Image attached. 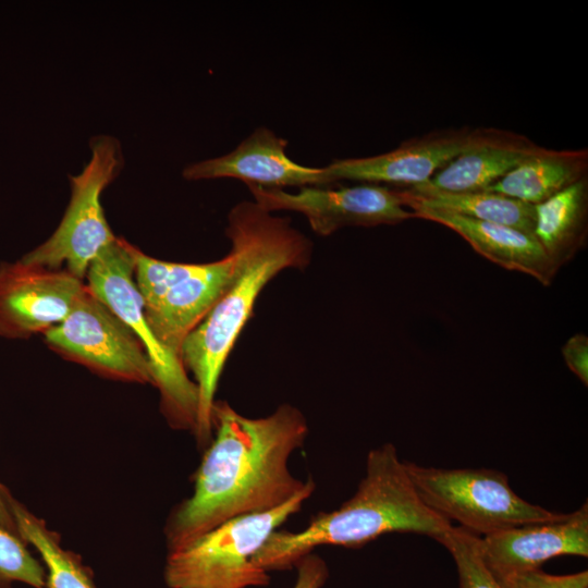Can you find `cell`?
I'll return each instance as SVG.
<instances>
[{
  "label": "cell",
  "mask_w": 588,
  "mask_h": 588,
  "mask_svg": "<svg viewBox=\"0 0 588 588\" xmlns=\"http://www.w3.org/2000/svg\"><path fill=\"white\" fill-rule=\"evenodd\" d=\"M22 538L0 525V588L23 583L46 588L45 567L29 553Z\"/></svg>",
  "instance_id": "22"
},
{
  "label": "cell",
  "mask_w": 588,
  "mask_h": 588,
  "mask_svg": "<svg viewBox=\"0 0 588 588\" xmlns=\"http://www.w3.org/2000/svg\"><path fill=\"white\" fill-rule=\"evenodd\" d=\"M534 236L559 270L585 246L588 235V179L534 205Z\"/></svg>",
  "instance_id": "18"
},
{
  "label": "cell",
  "mask_w": 588,
  "mask_h": 588,
  "mask_svg": "<svg viewBox=\"0 0 588 588\" xmlns=\"http://www.w3.org/2000/svg\"><path fill=\"white\" fill-rule=\"evenodd\" d=\"M315 482L283 505L229 519L187 544L169 551L164 580L170 588H249L269 585L254 556L269 536L296 514Z\"/></svg>",
  "instance_id": "4"
},
{
  "label": "cell",
  "mask_w": 588,
  "mask_h": 588,
  "mask_svg": "<svg viewBox=\"0 0 588 588\" xmlns=\"http://www.w3.org/2000/svg\"><path fill=\"white\" fill-rule=\"evenodd\" d=\"M211 427L215 437L195 474L193 493L167 520L169 551L229 519L277 509L314 483L296 478L289 467L308 433L296 407L283 404L268 416L249 418L216 401Z\"/></svg>",
  "instance_id": "1"
},
{
  "label": "cell",
  "mask_w": 588,
  "mask_h": 588,
  "mask_svg": "<svg viewBox=\"0 0 588 588\" xmlns=\"http://www.w3.org/2000/svg\"><path fill=\"white\" fill-rule=\"evenodd\" d=\"M541 147L523 134L481 127L470 147L421 185L455 193L485 191Z\"/></svg>",
  "instance_id": "16"
},
{
  "label": "cell",
  "mask_w": 588,
  "mask_h": 588,
  "mask_svg": "<svg viewBox=\"0 0 588 588\" xmlns=\"http://www.w3.org/2000/svg\"><path fill=\"white\" fill-rule=\"evenodd\" d=\"M407 208L425 207L503 224L534 235L535 206L490 191L445 192L422 185L401 189Z\"/></svg>",
  "instance_id": "19"
},
{
  "label": "cell",
  "mask_w": 588,
  "mask_h": 588,
  "mask_svg": "<svg viewBox=\"0 0 588 588\" xmlns=\"http://www.w3.org/2000/svg\"><path fill=\"white\" fill-rule=\"evenodd\" d=\"M12 499L13 498L9 493L7 488L0 483V525L19 535L15 520L11 511Z\"/></svg>",
  "instance_id": "26"
},
{
  "label": "cell",
  "mask_w": 588,
  "mask_h": 588,
  "mask_svg": "<svg viewBox=\"0 0 588 588\" xmlns=\"http://www.w3.org/2000/svg\"><path fill=\"white\" fill-rule=\"evenodd\" d=\"M84 287L65 270L21 259L0 265V335L25 339L45 333L65 319Z\"/></svg>",
  "instance_id": "11"
},
{
  "label": "cell",
  "mask_w": 588,
  "mask_h": 588,
  "mask_svg": "<svg viewBox=\"0 0 588 588\" xmlns=\"http://www.w3.org/2000/svg\"><path fill=\"white\" fill-rule=\"evenodd\" d=\"M11 511L22 540L30 543L40 554L46 572V588H96L81 558L64 550L58 534L49 529L41 518L14 499Z\"/></svg>",
  "instance_id": "20"
},
{
  "label": "cell",
  "mask_w": 588,
  "mask_h": 588,
  "mask_svg": "<svg viewBox=\"0 0 588 588\" xmlns=\"http://www.w3.org/2000/svg\"><path fill=\"white\" fill-rule=\"evenodd\" d=\"M453 524L417 494L392 443L369 451L365 476L336 510L319 512L298 531L274 530L254 556L266 572L286 569L320 546L362 547L382 535L413 532L440 541Z\"/></svg>",
  "instance_id": "3"
},
{
  "label": "cell",
  "mask_w": 588,
  "mask_h": 588,
  "mask_svg": "<svg viewBox=\"0 0 588 588\" xmlns=\"http://www.w3.org/2000/svg\"><path fill=\"white\" fill-rule=\"evenodd\" d=\"M255 203L265 210L297 211L304 215L313 231L328 236L345 226L396 224L414 219L402 191L378 184L323 187L304 186L290 193L282 188L247 185Z\"/></svg>",
  "instance_id": "10"
},
{
  "label": "cell",
  "mask_w": 588,
  "mask_h": 588,
  "mask_svg": "<svg viewBox=\"0 0 588 588\" xmlns=\"http://www.w3.org/2000/svg\"><path fill=\"white\" fill-rule=\"evenodd\" d=\"M287 140L265 126L257 127L235 149L184 168L188 181L231 177L268 188L327 185L323 168L296 163L286 154Z\"/></svg>",
  "instance_id": "14"
},
{
  "label": "cell",
  "mask_w": 588,
  "mask_h": 588,
  "mask_svg": "<svg viewBox=\"0 0 588 588\" xmlns=\"http://www.w3.org/2000/svg\"><path fill=\"white\" fill-rule=\"evenodd\" d=\"M297 579L294 588H321L329 572L324 561L313 553L302 558L296 564Z\"/></svg>",
  "instance_id": "25"
},
{
  "label": "cell",
  "mask_w": 588,
  "mask_h": 588,
  "mask_svg": "<svg viewBox=\"0 0 588 588\" xmlns=\"http://www.w3.org/2000/svg\"><path fill=\"white\" fill-rule=\"evenodd\" d=\"M404 464L417 494L430 510L478 537L562 515L524 500L499 470Z\"/></svg>",
  "instance_id": "6"
},
{
  "label": "cell",
  "mask_w": 588,
  "mask_h": 588,
  "mask_svg": "<svg viewBox=\"0 0 588 588\" xmlns=\"http://www.w3.org/2000/svg\"><path fill=\"white\" fill-rule=\"evenodd\" d=\"M480 128L437 130L404 140L380 155L333 160L323 167L327 184L348 180L406 188L421 185L470 147L479 137Z\"/></svg>",
  "instance_id": "12"
},
{
  "label": "cell",
  "mask_w": 588,
  "mask_h": 588,
  "mask_svg": "<svg viewBox=\"0 0 588 588\" xmlns=\"http://www.w3.org/2000/svg\"><path fill=\"white\" fill-rule=\"evenodd\" d=\"M480 551L494 574L541 568L560 555L588 556V504L558 518L511 527L479 537Z\"/></svg>",
  "instance_id": "13"
},
{
  "label": "cell",
  "mask_w": 588,
  "mask_h": 588,
  "mask_svg": "<svg viewBox=\"0 0 588 588\" xmlns=\"http://www.w3.org/2000/svg\"><path fill=\"white\" fill-rule=\"evenodd\" d=\"M494 576L503 588H588L587 571L552 575L541 568H532Z\"/></svg>",
  "instance_id": "23"
},
{
  "label": "cell",
  "mask_w": 588,
  "mask_h": 588,
  "mask_svg": "<svg viewBox=\"0 0 588 588\" xmlns=\"http://www.w3.org/2000/svg\"><path fill=\"white\" fill-rule=\"evenodd\" d=\"M44 335L50 348L103 377L154 384L137 335L86 284L65 319Z\"/></svg>",
  "instance_id": "9"
},
{
  "label": "cell",
  "mask_w": 588,
  "mask_h": 588,
  "mask_svg": "<svg viewBox=\"0 0 588 588\" xmlns=\"http://www.w3.org/2000/svg\"><path fill=\"white\" fill-rule=\"evenodd\" d=\"M588 149L541 147L485 191L530 204H540L587 177Z\"/></svg>",
  "instance_id": "17"
},
{
  "label": "cell",
  "mask_w": 588,
  "mask_h": 588,
  "mask_svg": "<svg viewBox=\"0 0 588 588\" xmlns=\"http://www.w3.org/2000/svg\"><path fill=\"white\" fill-rule=\"evenodd\" d=\"M91 157L83 171L70 176L71 199L52 235L21 260L51 270L86 277L93 260L117 237L101 205V194L123 166L121 146L114 137L100 135L90 144Z\"/></svg>",
  "instance_id": "8"
},
{
  "label": "cell",
  "mask_w": 588,
  "mask_h": 588,
  "mask_svg": "<svg viewBox=\"0 0 588 588\" xmlns=\"http://www.w3.org/2000/svg\"><path fill=\"white\" fill-rule=\"evenodd\" d=\"M225 234L234 257L232 280L187 334L180 354L197 387L194 433L199 445L212 439L211 412L219 379L257 297L279 272L306 266L311 254L310 241L291 225L289 218L272 216L255 201L244 200L231 209Z\"/></svg>",
  "instance_id": "2"
},
{
  "label": "cell",
  "mask_w": 588,
  "mask_h": 588,
  "mask_svg": "<svg viewBox=\"0 0 588 588\" xmlns=\"http://www.w3.org/2000/svg\"><path fill=\"white\" fill-rule=\"evenodd\" d=\"M134 259L146 321L160 344L181 359L185 338L229 286L234 257L229 253L208 264H180L158 260L135 247Z\"/></svg>",
  "instance_id": "7"
},
{
  "label": "cell",
  "mask_w": 588,
  "mask_h": 588,
  "mask_svg": "<svg viewBox=\"0 0 588 588\" xmlns=\"http://www.w3.org/2000/svg\"><path fill=\"white\" fill-rule=\"evenodd\" d=\"M411 210L415 218L451 229L492 262L529 274L546 286L552 283L559 271L535 236L518 229L425 207H413Z\"/></svg>",
  "instance_id": "15"
},
{
  "label": "cell",
  "mask_w": 588,
  "mask_h": 588,
  "mask_svg": "<svg viewBox=\"0 0 588 588\" xmlns=\"http://www.w3.org/2000/svg\"><path fill=\"white\" fill-rule=\"evenodd\" d=\"M439 543L455 562L460 588H503L483 561L478 536L452 526Z\"/></svg>",
  "instance_id": "21"
},
{
  "label": "cell",
  "mask_w": 588,
  "mask_h": 588,
  "mask_svg": "<svg viewBox=\"0 0 588 588\" xmlns=\"http://www.w3.org/2000/svg\"><path fill=\"white\" fill-rule=\"evenodd\" d=\"M134 246L115 238L90 264L87 287L124 321L142 342L159 389L161 409L172 427L194 431L197 416V387L180 358L166 350L151 332L144 301L134 279Z\"/></svg>",
  "instance_id": "5"
},
{
  "label": "cell",
  "mask_w": 588,
  "mask_h": 588,
  "mask_svg": "<svg viewBox=\"0 0 588 588\" xmlns=\"http://www.w3.org/2000/svg\"><path fill=\"white\" fill-rule=\"evenodd\" d=\"M562 355L568 369L588 385V338L584 333L572 335L562 347Z\"/></svg>",
  "instance_id": "24"
}]
</instances>
